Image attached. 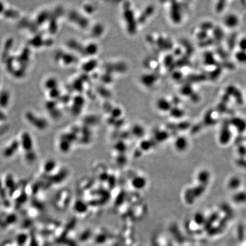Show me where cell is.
Here are the masks:
<instances>
[{
    "mask_svg": "<svg viewBox=\"0 0 246 246\" xmlns=\"http://www.w3.org/2000/svg\"><path fill=\"white\" fill-rule=\"evenodd\" d=\"M20 143L17 141L12 142L10 145L5 149L3 151V155L6 158H9L14 155L19 148Z\"/></svg>",
    "mask_w": 246,
    "mask_h": 246,
    "instance_id": "7",
    "label": "cell"
},
{
    "mask_svg": "<svg viewBox=\"0 0 246 246\" xmlns=\"http://www.w3.org/2000/svg\"><path fill=\"white\" fill-rule=\"evenodd\" d=\"M225 3H226L225 1L218 2V3H217V5L216 6V10L218 12H219V13L222 12L223 10H224L225 7H226Z\"/></svg>",
    "mask_w": 246,
    "mask_h": 246,
    "instance_id": "21",
    "label": "cell"
},
{
    "mask_svg": "<svg viewBox=\"0 0 246 246\" xmlns=\"http://www.w3.org/2000/svg\"><path fill=\"white\" fill-rule=\"evenodd\" d=\"M9 95L7 91H4L0 95V106L6 107L9 101Z\"/></svg>",
    "mask_w": 246,
    "mask_h": 246,
    "instance_id": "14",
    "label": "cell"
},
{
    "mask_svg": "<svg viewBox=\"0 0 246 246\" xmlns=\"http://www.w3.org/2000/svg\"><path fill=\"white\" fill-rule=\"evenodd\" d=\"M4 15L7 18H17L19 16L18 13L15 10H8L4 12Z\"/></svg>",
    "mask_w": 246,
    "mask_h": 246,
    "instance_id": "18",
    "label": "cell"
},
{
    "mask_svg": "<svg viewBox=\"0 0 246 246\" xmlns=\"http://www.w3.org/2000/svg\"><path fill=\"white\" fill-rule=\"evenodd\" d=\"M54 82H55V81H54L53 79H50V80H49V81L46 82V86H47V87L49 88H53L54 87H53V85H54V84H56V83H54Z\"/></svg>",
    "mask_w": 246,
    "mask_h": 246,
    "instance_id": "23",
    "label": "cell"
},
{
    "mask_svg": "<svg viewBox=\"0 0 246 246\" xmlns=\"http://www.w3.org/2000/svg\"><path fill=\"white\" fill-rule=\"evenodd\" d=\"M223 23L226 27L230 29L236 27L239 23V19L235 14H227L223 20Z\"/></svg>",
    "mask_w": 246,
    "mask_h": 246,
    "instance_id": "3",
    "label": "cell"
},
{
    "mask_svg": "<svg viewBox=\"0 0 246 246\" xmlns=\"http://www.w3.org/2000/svg\"><path fill=\"white\" fill-rule=\"evenodd\" d=\"M26 118L28 121L31 123V124L33 125L35 127H37L40 129L43 128L44 127V123L42 120H40L36 118L33 114L31 113H27L26 114Z\"/></svg>",
    "mask_w": 246,
    "mask_h": 246,
    "instance_id": "9",
    "label": "cell"
},
{
    "mask_svg": "<svg viewBox=\"0 0 246 246\" xmlns=\"http://www.w3.org/2000/svg\"><path fill=\"white\" fill-rule=\"evenodd\" d=\"M157 107L161 111H170L172 108V103L165 98H160L157 101Z\"/></svg>",
    "mask_w": 246,
    "mask_h": 246,
    "instance_id": "8",
    "label": "cell"
},
{
    "mask_svg": "<svg viewBox=\"0 0 246 246\" xmlns=\"http://www.w3.org/2000/svg\"><path fill=\"white\" fill-rule=\"evenodd\" d=\"M235 57L236 61H238L240 63L246 64V51L241 50L237 51L235 55Z\"/></svg>",
    "mask_w": 246,
    "mask_h": 246,
    "instance_id": "15",
    "label": "cell"
},
{
    "mask_svg": "<svg viewBox=\"0 0 246 246\" xmlns=\"http://www.w3.org/2000/svg\"><path fill=\"white\" fill-rule=\"evenodd\" d=\"M226 94L229 97L232 96L234 98L238 103H239L240 104H243L244 101L243 95L241 94V92L238 88L234 86H230L226 89Z\"/></svg>",
    "mask_w": 246,
    "mask_h": 246,
    "instance_id": "2",
    "label": "cell"
},
{
    "mask_svg": "<svg viewBox=\"0 0 246 246\" xmlns=\"http://www.w3.org/2000/svg\"><path fill=\"white\" fill-rule=\"evenodd\" d=\"M29 49H25L24 50V53H22V54H21L20 56L18 58L19 59H18L20 62L21 63H24L25 61L28 60V57H29Z\"/></svg>",
    "mask_w": 246,
    "mask_h": 246,
    "instance_id": "19",
    "label": "cell"
},
{
    "mask_svg": "<svg viewBox=\"0 0 246 246\" xmlns=\"http://www.w3.org/2000/svg\"><path fill=\"white\" fill-rule=\"evenodd\" d=\"M6 119V116L4 115L2 112L0 111V120H5Z\"/></svg>",
    "mask_w": 246,
    "mask_h": 246,
    "instance_id": "24",
    "label": "cell"
},
{
    "mask_svg": "<svg viewBox=\"0 0 246 246\" xmlns=\"http://www.w3.org/2000/svg\"><path fill=\"white\" fill-rule=\"evenodd\" d=\"M3 11V5L2 3L0 2V13H2Z\"/></svg>",
    "mask_w": 246,
    "mask_h": 246,
    "instance_id": "25",
    "label": "cell"
},
{
    "mask_svg": "<svg viewBox=\"0 0 246 246\" xmlns=\"http://www.w3.org/2000/svg\"><path fill=\"white\" fill-rule=\"evenodd\" d=\"M20 145L22 148L26 152H29L33 148V141L30 136L27 133H24L21 136Z\"/></svg>",
    "mask_w": 246,
    "mask_h": 246,
    "instance_id": "4",
    "label": "cell"
},
{
    "mask_svg": "<svg viewBox=\"0 0 246 246\" xmlns=\"http://www.w3.org/2000/svg\"><path fill=\"white\" fill-rule=\"evenodd\" d=\"M13 44V40L12 39H9L6 42L5 46L3 51V54H2V59H6L7 57V54L8 53V52L10 51L11 47L12 46Z\"/></svg>",
    "mask_w": 246,
    "mask_h": 246,
    "instance_id": "17",
    "label": "cell"
},
{
    "mask_svg": "<svg viewBox=\"0 0 246 246\" xmlns=\"http://www.w3.org/2000/svg\"><path fill=\"white\" fill-rule=\"evenodd\" d=\"M220 136V141L222 142L223 143V142L229 141L230 138V131L227 126H225L223 127Z\"/></svg>",
    "mask_w": 246,
    "mask_h": 246,
    "instance_id": "12",
    "label": "cell"
},
{
    "mask_svg": "<svg viewBox=\"0 0 246 246\" xmlns=\"http://www.w3.org/2000/svg\"><path fill=\"white\" fill-rule=\"evenodd\" d=\"M239 50L246 51V37L242 38L238 43Z\"/></svg>",
    "mask_w": 246,
    "mask_h": 246,
    "instance_id": "20",
    "label": "cell"
},
{
    "mask_svg": "<svg viewBox=\"0 0 246 246\" xmlns=\"http://www.w3.org/2000/svg\"><path fill=\"white\" fill-rule=\"evenodd\" d=\"M241 185V181L238 177H233L231 179H230L228 182V187L230 189L233 190H235L238 189Z\"/></svg>",
    "mask_w": 246,
    "mask_h": 246,
    "instance_id": "11",
    "label": "cell"
},
{
    "mask_svg": "<svg viewBox=\"0 0 246 246\" xmlns=\"http://www.w3.org/2000/svg\"><path fill=\"white\" fill-rule=\"evenodd\" d=\"M14 182L13 178L11 177L9 175V176L7 177L6 182H5L7 188H12V186H13L14 185Z\"/></svg>",
    "mask_w": 246,
    "mask_h": 246,
    "instance_id": "22",
    "label": "cell"
},
{
    "mask_svg": "<svg viewBox=\"0 0 246 246\" xmlns=\"http://www.w3.org/2000/svg\"><path fill=\"white\" fill-rule=\"evenodd\" d=\"M157 80V77L152 74L144 75L142 78V83L146 86H152L155 83Z\"/></svg>",
    "mask_w": 246,
    "mask_h": 246,
    "instance_id": "10",
    "label": "cell"
},
{
    "mask_svg": "<svg viewBox=\"0 0 246 246\" xmlns=\"http://www.w3.org/2000/svg\"><path fill=\"white\" fill-rule=\"evenodd\" d=\"M204 62L205 63L207 66H212L214 65L216 63V60L215 58L213 57V55L211 53H207L205 54L204 55Z\"/></svg>",
    "mask_w": 246,
    "mask_h": 246,
    "instance_id": "16",
    "label": "cell"
},
{
    "mask_svg": "<svg viewBox=\"0 0 246 246\" xmlns=\"http://www.w3.org/2000/svg\"><path fill=\"white\" fill-rule=\"evenodd\" d=\"M170 114L173 118H180L184 115V111L179 107H172L170 110Z\"/></svg>",
    "mask_w": 246,
    "mask_h": 246,
    "instance_id": "13",
    "label": "cell"
},
{
    "mask_svg": "<svg viewBox=\"0 0 246 246\" xmlns=\"http://www.w3.org/2000/svg\"><path fill=\"white\" fill-rule=\"evenodd\" d=\"M230 124L240 133H242L246 129V120L239 117H235L231 118Z\"/></svg>",
    "mask_w": 246,
    "mask_h": 246,
    "instance_id": "5",
    "label": "cell"
},
{
    "mask_svg": "<svg viewBox=\"0 0 246 246\" xmlns=\"http://www.w3.org/2000/svg\"><path fill=\"white\" fill-rule=\"evenodd\" d=\"M170 17L175 24H179L182 20V11L181 7L179 3L176 2H173L170 7Z\"/></svg>",
    "mask_w": 246,
    "mask_h": 246,
    "instance_id": "1",
    "label": "cell"
},
{
    "mask_svg": "<svg viewBox=\"0 0 246 246\" xmlns=\"http://www.w3.org/2000/svg\"><path fill=\"white\" fill-rule=\"evenodd\" d=\"M189 142L187 138L183 136H180L176 138L174 142V147L179 152L185 151L188 148Z\"/></svg>",
    "mask_w": 246,
    "mask_h": 246,
    "instance_id": "6",
    "label": "cell"
}]
</instances>
